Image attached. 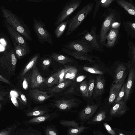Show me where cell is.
<instances>
[{
    "mask_svg": "<svg viewBox=\"0 0 135 135\" xmlns=\"http://www.w3.org/2000/svg\"><path fill=\"white\" fill-rule=\"evenodd\" d=\"M3 18L14 29L19 32L26 40H32L30 31L23 21L11 10L3 6L1 8Z\"/></svg>",
    "mask_w": 135,
    "mask_h": 135,
    "instance_id": "cell-1",
    "label": "cell"
},
{
    "mask_svg": "<svg viewBox=\"0 0 135 135\" xmlns=\"http://www.w3.org/2000/svg\"><path fill=\"white\" fill-rule=\"evenodd\" d=\"M119 15L116 11L108 8L103 15L104 18L103 21L99 34L100 45L102 47H104L106 37L112 25L119 19Z\"/></svg>",
    "mask_w": 135,
    "mask_h": 135,
    "instance_id": "cell-2",
    "label": "cell"
},
{
    "mask_svg": "<svg viewBox=\"0 0 135 135\" xmlns=\"http://www.w3.org/2000/svg\"><path fill=\"white\" fill-rule=\"evenodd\" d=\"M93 4H87L81 9L74 15L69 20L66 35L69 36L79 27L88 14L92 11Z\"/></svg>",
    "mask_w": 135,
    "mask_h": 135,
    "instance_id": "cell-3",
    "label": "cell"
},
{
    "mask_svg": "<svg viewBox=\"0 0 135 135\" xmlns=\"http://www.w3.org/2000/svg\"><path fill=\"white\" fill-rule=\"evenodd\" d=\"M13 49L6 50L0 55V64L8 73L11 74L15 71L17 59Z\"/></svg>",
    "mask_w": 135,
    "mask_h": 135,
    "instance_id": "cell-4",
    "label": "cell"
},
{
    "mask_svg": "<svg viewBox=\"0 0 135 135\" xmlns=\"http://www.w3.org/2000/svg\"><path fill=\"white\" fill-rule=\"evenodd\" d=\"M33 28L37 36L38 40L42 44L47 42L52 45L53 42L51 35L45 28L44 23L40 20L33 18Z\"/></svg>",
    "mask_w": 135,
    "mask_h": 135,
    "instance_id": "cell-5",
    "label": "cell"
},
{
    "mask_svg": "<svg viewBox=\"0 0 135 135\" xmlns=\"http://www.w3.org/2000/svg\"><path fill=\"white\" fill-rule=\"evenodd\" d=\"M81 2V0H72L66 3L57 16L54 25L57 27L61 22L68 19V17L78 8Z\"/></svg>",
    "mask_w": 135,
    "mask_h": 135,
    "instance_id": "cell-6",
    "label": "cell"
},
{
    "mask_svg": "<svg viewBox=\"0 0 135 135\" xmlns=\"http://www.w3.org/2000/svg\"><path fill=\"white\" fill-rule=\"evenodd\" d=\"M77 35L81 36V39L86 40L89 42L94 50L103 52V50L97 41L95 27H92L90 31L86 30L78 33Z\"/></svg>",
    "mask_w": 135,
    "mask_h": 135,
    "instance_id": "cell-7",
    "label": "cell"
},
{
    "mask_svg": "<svg viewBox=\"0 0 135 135\" xmlns=\"http://www.w3.org/2000/svg\"><path fill=\"white\" fill-rule=\"evenodd\" d=\"M64 46L67 49L86 54L91 52L94 50L89 42L82 39L71 41Z\"/></svg>",
    "mask_w": 135,
    "mask_h": 135,
    "instance_id": "cell-8",
    "label": "cell"
},
{
    "mask_svg": "<svg viewBox=\"0 0 135 135\" xmlns=\"http://www.w3.org/2000/svg\"><path fill=\"white\" fill-rule=\"evenodd\" d=\"M46 79L41 75L35 65L32 69L30 74L29 83L30 89H32L40 88Z\"/></svg>",
    "mask_w": 135,
    "mask_h": 135,
    "instance_id": "cell-9",
    "label": "cell"
},
{
    "mask_svg": "<svg viewBox=\"0 0 135 135\" xmlns=\"http://www.w3.org/2000/svg\"><path fill=\"white\" fill-rule=\"evenodd\" d=\"M3 21L10 37L12 38L19 45L27 49H30L28 43L23 36L8 24L4 19L3 20Z\"/></svg>",
    "mask_w": 135,
    "mask_h": 135,
    "instance_id": "cell-10",
    "label": "cell"
},
{
    "mask_svg": "<svg viewBox=\"0 0 135 135\" xmlns=\"http://www.w3.org/2000/svg\"><path fill=\"white\" fill-rule=\"evenodd\" d=\"M99 105H97L86 106L78 114V118L82 124L91 118L97 111Z\"/></svg>",
    "mask_w": 135,
    "mask_h": 135,
    "instance_id": "cell-11",
    "label": "cell"
},
{
    "mask_svg": "<svg viewBox=\"0 0 135 135\" xmlns=\"http://www.w3.org/2000/svg\"><path fill=\"white\" fill-rule=\"evenodd\" d=\"M28 95L34 100L40 103L45 102L54 95L37 88L31 89L29 91Z\"/></svg>",
    "mask_w": 135,
    "mask_h": 135,
    "instance_id": "cell-12",
    "label": "cell"
},
{
    "mask_svg": "<svg viewBox=\"0 0 135 135\" xmlns=\"http://www.w3.org/2000/svg\"><path fill=\"white\" fill-rule=\"evenodd\" d=\"M52 105L59 109L68 110L75 108L77 105L75 99H61L55 100L53 103Z\"/></svg>",
    "mask_w": 135,
    "mask_h": 135,
    "instance_id": "cell-13",
    "label": "cell"
},
{
    "mask_svg": "<svg viewBox=\"0 0 135 135\" xmlns=\"http://www.w3.org/2000/svg\"><path fill=\"white\" fill-rule=\"evenodd\" d=\"M61 51L62 52L66 53L67 55H70L77 59L87 61L93 63L98 61L94 60L93 59V56L88 54L76 51L64 47L61 49Z\"/></svg>",
    "mask_w": 135,
    "mask_h": 135,
    "instance_id": "cell-14",
    "label": "cell"
},
{
    "mask_svg": "<svg viewBox=\"0 0 135 135\" xmlns=\"http://www.w3.org/2000/svg\"><path fill=\"white\" fill-rule=\"evenodd\" d=\"M127 107L125 101L123 100L118 102L110 109V114L112 116L121 115L126 112Z\"/></svg>",
    "mask_w": 135,
    "mask_h": 135,
    "instance_id": "cell-15",
    "label": "cell"
},
{
    "mask_svg": "<svg viewBox=\"0 0 135 135\" xmlns=\"http://www.w3.org/2000/svg\"><path fill=\"white\" fill-rule=\"evenodd\" d=\"M118 32V28H111L110 29L106 36L104 47L110 48L114 46L117 38Z\"/></svg>",
    "mask_w": 135,
    "mask_h": 135,
    "instance_id": "cell-16",
    "label": "cell"
},
{
    "mask_svg": "<svg viewBox=\"0 0 135 135\" xmlns=\"http://www.w3.org/2000/svg\"><path fill=\"white\" fill-rule=\"evenodd\" d=\"M126 76L125 74L118 82L114 84L111 88L110 91L109 101L110 103L114 101L120 91Z\"/></svg>",
    "mask_w": 135,
    "mask_h": 135,
    "instance_id": "cell-17",
    "label": "cell"
},
{
    "mask_svg": "<svg viewBox=\"0 0 135 135\" xmlns=\"http://www.w3.org/2000/svg\"><path fill=\"white\" fill-rule=\"evenodd\" d=\"M40 56L39 53H36L31 58L19 75V78L22 79L34 67L37 63Z\"/></svg>",
    "mask_w": 135,
    "mask_h": 135,
    "instance_id": "cell-18",
    "label": "cell"
},
{
    "mask_svg": "<svg viewBox=\"0 0 135 135\" xmlns=\"http://www.w3.org/2000/svg\"><path fill=\"white\" fill-rule=\"evenodd\" d=\"M59 80V72H56L46 79L45 81L41 85V89H47L56 84H58Z\"/></svg>",
    "mask_w": 135,
    "mask_h": 135,
    "instance_id": "cell-19",
    "label": "cell"
},
{
    "mask_svg": "<svg viewBox=\"0 0 135 135\" xmlns=\"http://www.w3.org/2000/svg\"><path fill=\"white\" fill-rule=\"evenodd\" d=\"M135 78V69L131 68L129 70L128 80L125 84V100L127 101L130 95L133 82Z\"/></svg>",
    "mask_w": 135,
    "mask_h": 135,
    "instance_id": "cell-20",
    "label": "cell"
},
{
    "mask_svg": "<svg viewBox=\"0 0 135 135\" xmlns=\"http://www.w3.org/2000/svg\"><path fill=\"white\" fill-rule=\"evenodd\" d=\"M10 38L12 42L13 49L17 58L20 59L29 54L30 49H27L23 47L16 43L12 38L10 37Z\"/></svg>",
    "mask_w": 135,
    "mask_h": 135,
    "instance_id": "cell-21",
    "label": "cell"
},
{
    "mask_svg": "<svg viewBox=\"0 0 135 135\" xmlns=\"http://www.w3.org/2000/svg\"><path fill=\"white\" fill-rule=\"evenodd\" d=\"M104 87V80L102 76H97L95 86L94 88V97L101 95L103 93Z\"/></svg>",
    "mask_w": 135,
    "mask_h": 135,
    "instance_id": "cell-22",
    "label": "cell"
},
{
    "mask_svg": "<svg viewBox=\"0 0 135 135\" xmlns=\"http://www.w3.org/2000/svg\"><path fill=\"white\" fill-rule=\"evenodd\" d=\"M72 82L71 80H67L59 83L53 88H50L47 92L50 94H53L59 93L65 88Z\"/></svg>",
    "mask_w": 135,
    "mask_h": 135,
    "instance_id": "cell-23",
    "label": "cell"
},
{
    "mask_svg": "<svg viewBox=\"0 0 135 135\" xmlns=\"http://www.w3.org/2000/svg\"><path fill=\"white\" fill-rule=\"evenodd\" d=\"M65 80H74L75 79L78 72L77 69L75 66L65 65Z\"/></svg>",
    "mask_w": 135,
    "mask_h": 135,
    "instance_id": "cell-24",
    "label": "cell"
},
{
    "mask_svg": "<svg viewBox=\"0 0 135 135\" xmlns=\"http://www.w3.org/2000/svg\"><path fill=\"white\" fill-rule=\"evenodd\" d=\"M117 3L131 15L135 16V6L131 3L123 0H117Z\"/></svg>",
    "mask_w": 135,
    "mask_h": 135,
    "instance_id": "cell-25",
    "label": "cell"
},
{
    "mask_svg": "<svg viewBox=\"0 0 135 135\" xmlns=\"http://www.w3.org/2000/svg\"><path fill=\"white\" fill-rule=\"evenodd\" d=\"M48 109L45 106L37 107L29 110L26 114L27 116H40L44 115L48 111Z\"/></svg>",
    "mask_w": 135,
    "mask_h": 135,
    "instance_id": "cell-26",
    "label": "cell"
},
{
    "mask_svg": "<svg viewBox=\"0 0 135 135\" xmlns=\"http://www.w3.org/2000/svg\"><path fill=\"white\" fill-rule=\"evenodd\" d=\"M50 55L53 60L63 64L73 62L72 60L70 57L57 53L52 52Z\"/></svg>",
    "mask_w": 135,
    "mask_h": 135,
    "instance_id": "cell-27",
    "label": "cell"
},
{
    "mask_svg": "<svg viewBox=\"0 0 135 135\" xmlns=\"http://www.w3.org/2000/svg\"><path fill=\"white\" fill-rule=\"evenodd\" d=\"M8 37L3 33H0V52L1 54L6 50L11 49Z\"/></svg>",
    "mask_w": 135,
    "mask_h": 135,
    "instance_id": "cell-28",
    "label": "cell"
},
{
    "mask_svg": "<svg viewBox=\"0 0 135 135\" xmlns=\"http://www.w3.org/2000/svg\"><path fill=\"white\" fill-rule=\"evenodd\" d=\"M126 68L123 64L118 65L116 68L114 82L116 83L119 81L125 75Z\"/></svg>",
    "mask_w": 135,
    "mask_h": 135,
    "instance_id": "cell-29",
    "label": "cell"
},
{
    "mask_svg": "<svg viewBox=\"0 0 135 135\" xmlns=\"http://www.w3.org/2000/svg\"><path fill=\"white\" fill-rule=\"evenodd\" d=\"M123 24L127 34L131 37L135 38V23L126 21L124 22Z\"/></svg>",
    "mask_w": 135,
    "mask_h": 135,
    "instance_id": "cell-30",
    "label": "cell"
},
{
    "mask_svg": "<svg viewBox=\"0 0 135 135\" xmlns=\"http://www.w3.org/2000/svg\"><path fill=\"white\" fill-rule=\"evenodd\" d=\"M69 19H68L59 24L55 29L54 33L55 36L59 38L66 29Z\"/></svg>",
    "mask_w": 135,
    "mask_h": 135,
    "instance_id": "cell-31",
    "label": "cell"
},
{
    "mask_svg": "<svg viewBox=\"0 0 135 135\" xmlns=\"http://www.w3.org/2000/svg\"><path fill=\"white\" fill-rule=\"evenodd\" d=\"M89 127L80 126L76 128H71L68 131L67 135H78L88 128Z\"/></svg>",
    "mask_w": 135,
    "mask_h": 135,
    "instance_id": "cell-32",
    "label": "cell"
},
{
    "mask_svg": "<svg viewBox=\"0 0 135 135\" xmlns=\"http://www.w3.org/2000/svg\"><path fill=\"white\" fill-rule=\"evenodd\" d=\"M52 60L50 55L48 57H44L41 59V65L44 70H46L48 69L51 64Z\"/></svg>",
    "mask_w": 135,
    "mask_h": 135,
    "instance_id": "cell-33",
    "label": "cell"
},
{
    "mask_svg": "<svg viewBox=\"0 0 135 135\" xmlns=\"http://www.w3.org/2000/svg\"><path fill=\"white\" fill-rule=\"evenodd\" d=\"M50 115L48 114L40 116L34 117L28 121L29 123H39L45 121L50 118Z\"/></svg>",
    "mask_w": 135,
    "mask_h": 135,
    "instance_id": "cell-34",
    "label": "cell"
},
{
    "mask_svg": "<svg viewBox=\"0 0 135 135\" xmlns=\"http://www.w3.org/2000/svg\"><path fill=\"white\" fill-rule=\"evenodd\" d=\"M61 125L66 127L76 128L79 126V124L73 120H61L59 122Z\"/></svg>",
    "mask_w": 135,
    "mask_h": 135,
    "instance_id": "cell-35",
    "label": "cell"
},
{
    "mask_svg": "<svg viewBox=\"0 0 135 135\" xmlns=\"http://www.w3.org/2000/svg\"><path fill=\"white\" fill-rule=\"evenodd\" d=\"M128 43L129 48L128 55L134 62L135 63V44L130 41Z\"/></svg>",
    "mask_w": 135,
    "mask_h": 135,
    "instance_id": "cell-36",
    "label": "cell"
},
{
    "mask_svg": "<svg viewBox=\"0 0 135 135\" xmlns=\"http://www.w3.org/2000/svg\"><path fill=\"white\" fill-rule=\"evenodd\" d=\"M17 127V125L14 124L12 126L2 130L0 132V135H12L13 132Z\"/></svg>",
    "mask_w": 135,
    "mask_h": 135,
    "instance_id": "cell-37",
    "label": "cell"
},
{
    "mask_svg": "<svg viewBox=\"0 0 135 135\" xmlns=\"http://www.w3.org/2000/svg\"><path fill=\"white\" fill-rule=\"evenodd\" d=\"M88 85L86 81L82 82L80 84V90L83 96L87 97Z\"/></svg>",
    "mask_w": 135,
    "mask_h": 135,
    "instance_id": "cell-38",
    "label": "cell"
},
{
    "mask_svg": "<svg viewBox=\"0 0 135 135\" xmlns=\"http://www.w3.org/2000/svg\"><path fill=\"white\" fill-rule=\"evenodd\" d=\"M95 80L93 79H91L89 80L88 83V97L87 98L89 99L91 97L93 92Z\"/></svg>",
    "mask_w": 135,
    "mask_h": 135,
    "instance_id": "cell-39",
    "label": "cell"
},
{
    "mask_svg": "<svg viewBox=\"0 0 135 135\" xmlns=\"http://www.w3.org/2000/svg\"><path fill=\"white\" fill-rule=\"evenodd\" d=\"M83 69L84 70L92 74L100 75L103 74V73L101 70L92 67L84 66L83 67Z\"/></svg>",
    "mask_w": 135,
    "mask_h": 135,
    "instance_id": "cell-40",
    "label": "cell"
},
{
    "mask_svg": "<svg viewBox=\"0 0 135 135\" xmlns=\"http://www.w3.org/2000/svg\"><path fill=\"white\" fill-rule=\"evenodd\" d=\"M125 84L122 86L115 100V103H116L122 100L125 94Z\"/></svg>",
    "mask_w": 135,
    "mask_h": 135,
    "instance_id": "cell-41",
    "label": "cell"
},
{
    "mask_svg": "<svg viewBox=\"0 0 135 135\" xmlns=\"http://www.w3.org/2000/svg\"><path fill=\"white\" fill-rule=\"evenodd\" d=\"M114 1V0H100V6L101 7L107 8Z\"/></svg>",
    "mask_w": 135,
    "mask_h": 135,
    "instance_id": "cell-42",
    "label": "cell"
},
{
    "mask_svg": "<svg viewBox=\"0 0 135 135\" xmlns=\"http://www.w3.org/2000/svg\"><path fill=\"white\" fill-rule=\"evenodd\" d=\"M103 125L108 133L111 135H116L115 131L111 128L110 126L106 122L103 123Z\"/></svg>",
    "mask_w": 135,
    "mask_h": 135,
    "instance_id": "cell-43",
    "label": "cell"
},
{
    "mask_svg": "<svg viewBox=\"0 0 135 135\" xmlns=\"http://www.w3.org/2000/svg\"><path fill=\"white\" fill-rule=\"evenodd\" d=\"M45 133L46 135H58L56 131L50 127H47L46 128Z\"/></svg>",
    "mask_w": 135,
    "mask_h": 135,
    "instance_id": "cell-44",
    "label": "cell"
},
{
    "mask_svg": "<svg viewBox=\"0 0 135 135\" xmlns=\"http://www.w3.org/2000/svg\"><path fill=\"white\" fill-rule=\"evenodd\" d=\"M59 72V80L58 84L60 83L65 81V69L64 68L62 69Z\"/></svg>",
    "mask_w": 135,
    "mask_h": 135,
    "instance_id": "cell-45",
    "label": "cell"
},
{
    "mask_svg": "<svg viewBox=\"0 0 135 135\" xmlns=\"http://www.w3.org/2000/svg\"><path fill=\"white\" fill-rule=\"evenodd\" d=\"M96 4L94 12L93 19L94 20L96 17V14L100 6V0H96Z\"/></svg>",
    "mask_w": 135,
    "mask_h": 135,
    "instance_id": "cell-46",
    "label": "cell"
},
{
    "mask_svg": "<svg viewBox=\"0 0 135 135\" xmlns=\"http://www.w3.org/2000/svg\"><path fill=\"white\" fill-rule=\"evenodd\" d=\"M17 92L23 104L25 105H26L27 101L26 96L19 90H18Z\"/></svg>",
    "mask_w": 135,
    "mask_h": 135,
    "instance_id": "cell-47",
    "label": "cell"
},
{
    "mask_svg": "<svg viewBox=\"0 0 135 135\" xmlns=\"http://www.w3.org/2000/svg\"><path fill=\"white\" fill-rule=\"evenodd\" d=\"M26 76H25L23 79V81L22 83L23 86V88L26 90L28 88V81L29 82V76L28 78H26Z\"/></svg>",
    "mask_w": 135,
    "mask_h": 135,
    "instance_id": "cell-48",
    "label": "cell"
},
{
    "mask_svg": "<svg viewBox=\"0 0 135 135\" xmlns=\"http://www.w3.org/2000/svg\"><path fill=\"white\" fill-rule=\"evenodd\" d=\"M0 81L5 83L9 85H11V84L9 81L1 75H0Z\"/></svg>",
    "mask_w": 135,
    "mask_h": 135,
    "instance_id": "cell-49",
    "label": "cell"
},
{
    "mask_svg": "<svg viewBox=\"0 0 135 135\" xmlns=\"http://www.w3.org/2000/svg\"><path fill=\"white\" fill-rule=\"evenodd\" d=\"M75 87H71L66 91H65V93L66 94L73 93L74 92L75 90Z\"/></svg>",
    "mask_w": 135,
    "mask_h": 135,
    "instance_id": "cell-50",
    "label": "cell"
},
{
    "mask_svg": "<svg viewBox=\"0 0 135 135\" xmlns=\"http://www.w3.org/2000/svg\"><path fill=\"white\" fill-rule=\"evenodd\" d=\"M93 135H105L101 131L94 130L93 131Z\"/></svg>",
    "mask_w": 135,
    "mask_h": 135,
    "instance_id": "cell-51",
    "label": "cell"
},
{
    "mask_svg": "<svg viewBox=\"0 0 135 135\" xmlns=\"http://www.w3.org/2000/svg\"><path fill=\"white\" fill-rule=\"evenodd\" d=\"M7 94V93L4 92L2 91H0V100H4V99L3 97V96H4L5 94Z\"/></svg>",
    "mask_w": 135,
    "mask_h": 135,
    "instance_id": "cell-52",
    "label": "cell"
},
{
    "mask_svg": "<svg viewBox=\"0 0 135 135\" xmlns=\"http://www.w3.org/2000/svg\"><path fill=\"white\" fill-rule=\"evenodd\" d=\"M85 78L86 76H80L77 78L76 80L78 82H80L84 79Z\"/></svg>",
    "mask_w": 135,
    "mask_h": 135,
    "instance_id": "cell-53",
    "label": "cell"
},
{
    "mask_svg": "<svg viewBox=\"0 0 135 135\" xmlns=\"http://www.w3.org/2000/svg\"><path fill=\"white\" fill-rule=\"evenodd\" d=\"M28 1L34 2H39L42 1V0H27Z\"/></svg>",
    "mask_w": 135,
    "mask_h": 135,
    "instance_id": "cell-54",
    "label": "cell"
},
{
    "mask_svg": "<svg viewBox=\"0 0 135 135\" xmlns=\"http://www.w3.org/2000/svg\"><path fill=\"white\" fill-rule=\"evenodd\" d=\"M36 134L34 133H31L29 134H25L24 135H36Z\"/></svg>",
    "mask_w": 135,
    "mask_h": 135,
    "instance_id": "cell-55",
    "label": "cell"
},
{
    "mask_svg": "<svg viewBox=\"0 0 135 135\" xmlns=\"http://www.w3.org/2000/svg\"><path fill=\"white\" fill-rule=\"evenodd\" d=\"M119 135H124V134H123L121 133H119Z\"/></svg>",
    "mask_w": 135,
    "mask_h": 135,
    "instance_id": "cell-56",
    "label": "cell"
},
{
    "mask_svg": "<svg viewBox=\"0 0 135 135\" xmlns=\"http://www.w3.org/2000/svg\"><path fill=\"white\" fill-rule=\"evenodd\" d=\"M1 107H2V105H1V104H0V110H1Z\"/></svg>",
    "mask_w": 135,
    "mask_h": 135,
    "instance_id": "cell-57",
    "label": "cell"
},
{
    "mask_svg": "<svg viewBox=\"0 0 135 135\" xmlns=\"http://www.w3.org/2000/svg\"><path fill=\"white\" fill-rule=\"evenodd\" d=\"M81 135V134H80V135Z\"/></svg>",
    "mask_w": 135,
    "mask_h": 135,
    "instance_id": "cell-58",
    "label": "cell"
},
{
    "mask_svg": "<svg viewBox=\"0 0 135 135\" xmlns=\"http://www.w3.org/2000/svg\"></svg>",
    "mask_w": 135,
    "mask_h": 135,
    "instance_id": "cell-59",
    "label": "cell"
}]
</instances>
